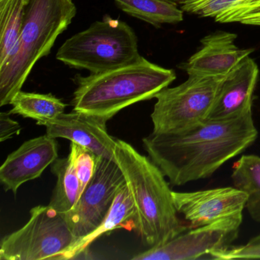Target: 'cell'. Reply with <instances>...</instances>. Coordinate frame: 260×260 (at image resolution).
Segmentation results:
<instances>
[{
	"label": "cell",
	"instance_id": "1",
	"mask_svg": "<svg viewBox=\"0 0 260 260\" xmlns=\"http://www.w3.org/2000/svg\"><path fill=\"white\" fill-rule=\"evenodd\" d=\"M258 137L252 112L225 120H207L189 130L143 138L150 159L173 185L212 176Z\"/></svg>",
	"mask_w": 260,
	"mask_h": 260
},
{
	"label": "cell",
	"instance_id": "2",
	"mask_svg": "<svg viewBox=\"0 0 260 260\" xmlns=\"http://www.w3.org/2000/svg\"><path fill=\"white\" fill-rule=\"evenodd\" d=\"M115 155L135 203L137 229L146 246H161L191 229L178 216L173 191L151 159L118 139Z\"/></svg>",
	"mask_w": 260,
	"mask_h": 260
},
{
	"label": "cell",
	"instance_id": "3",
	"mask_svg": "<svg viewBox=\"0 0 260 260\" xmlns=\"http://www.w3.org/2000/svg\"><path fill=\"white\" fill-rule=\"evenodd\" d=\"M176 78L173 70L158 66L142 56L115 69L87 77L77 76L73 111L107 122L122 109L155 98Z\"/></svg>",
	"mask_w": 260,
	"mask_h": 260
},
{
	"label": "cell",
	"instance_id": "4",
	"mask_svg": "<svg viewBox=\"0 0 260 260\" xmlns=\"http://www.w3.org/2000/svg\"><path fill=\"white\" fill-rule=\"evenodd\" d=\"M76 14L72 0H28L17 43L0 65V106L11 104L36 63L50 54Z\"/></svg>",
	"mask_w": 260,
	"mask_h": 260
},
{
	"label": "cell",
	"instance_id": "5",
	"mask_svg": "<svg viewBox=\"0 0 260 260\" xmlns=\"http://www.w3.org/2000/svg\"><path fill=\"white\" fill-rule=\"evenodd\" d=\"M138 37L126 22L106 16L65 41L56 58L91 74L115 69L140 57Z\"/></svg>",
	"mask_w": 260,
	"mask_h": 260
},
{
	"label": "cell",
	"instance_id": "6",
	"mask_svg": "<svg viewBox=\"0 0 260 260\" xmlns=\"http://www.w3.org/2000/svg\"><path fill=\"white\" fill-rule=\"evenodd\" d=\"M77 240L66 213L39 205L22 228L2 239L0 259H60Z\"/></svg>",
	"mask_w": 260,
	"mask_h": 260
},
{
	"label": "cell",
	"instance_id": "7",
	"mask_svg": "<svg viewBox=\"0 0 260 260\" xmlns=\"http://www.w3.org/2000/svg\"><path fill=\"white\" fill-rule=\"evenodd\" d=\"M225 76H188L182 84L160 91L151 114L153 133L185 132L206 121Z\"/></svg>",
	"mask_w": 260,
	"mask_h": 260
},
{
	"label": "cell",
	"instance_id": "8",
	"mask_svg": "<svg viewBox=\"0 0 260 260\" xmlns=\"http://www.w3.org/2000/svg\"><path fill=\"white\" fill-rule=\"evenodd\" d=\"M116 161L100 156L95 173L75 206L66 213L77 240L93 232L109 213L115 196L125 183Z\"/></svg>",
	"mask_w": 260,
	"mask_h": 260
},
{
	"label": "cell",
	"instance_id": "9",
	"mask_svg": "<svg viewBox=\"0 0 260 260\" xmlns=\"http://www.w3.org/2000/svg\"><path fill=\"white\" fill-rule=\"evenodd\" d=\"M242 217H228L199 228H191L156 247L150 248L134 260L208 259L211 252L231 246L237 238Z\"/></svg>",
	"mask_w": 260,
	"mask_h": 260
},
{
	"label": "cell",
	"instance_id": "10",
	"mask_svg": "<svg viewBox=\"0 0 260 260\" xmlns=\"http://www.w3.org/2000/svg\"><path fill=\"white\" fill-rule=\"evenodd\" d=\"M175 206L191 228L228 217H242L247 196L236 187H221L189 192L173 191Z\"/></svg>",
	"mask_w": 260,
	"mask_h": 260
},
{
	"label": "cell",
	"instance_id": "11",
	"mask_svg": "<svg viewBox=\"0 0 260 260\" xmlns=\"http://www.w3.org/2000/svg\"><path fill=\"white\" fill-rule=\"evenodd\" d=\"M57 158L56 138L46 134L26 141L9 155L0 167V181L4 190L16 194L22 184L40 177Z\"/></svg>",
	"mask_w": 260,
	"mask_h": 260
},
{
	"label": "cell",
	"instance_id": "12",
	"mask_svg": "<svg viewBox=\"0 0 260 260\" xmlns=\"http://www.w3.org/2000/svg\"><path fill=\"white\" fill-rule=\"evenodd\" d=\"M47 135L52 138H64L89 149L95 154L115 159L117 139L106 129V121L97 117L73 111L63 113L52 121L43 123Z\"/></svg>",
	"mask_w": 260,
	"mask_h": 260
},
{
	"label": "cell",
	"instance_id": "13",
	"mask_svg": "<svg viewBox=\"0 0 260 260\" xmlns=\"http://www.w3.org/2000/svg\"><path fill=\"white\" fill-rule=\"evenodd\" d=\"M258 65L249 57L230 71L220 83L208 120H225L252 112Z\"/></svg>",
	"mask_w": 260,
	"mask_h": 260
},
{
	"label": "cell",
	"instance_id": "14",
	"mask_svg": "<svg viewBox=\"0 0 260 260\" xmlns=\"http://www.w3.org/2000/svg\"><path fill=\"white\" fill-rule=\"evenodd\" d=\"M234 33L217 31L201 40L200 49L182 65L188 76H225L254 51L236 45Z\"/></svg>",
	"mask_w": 260,
	"mask_h": 260
},
{
	"label": "cell",
	"instance_id": "15",
	"mask_svg": "<svg viewBox=\"0 0 260 260\" xmlns=\"http://www.w3.org/2000/svg\"><path fill=\"white\" fill-rule=\"evenodd\" d=\"M179 7L184 13L219 23L260 26V0H183Z\"/></svg>",
	"mask_w": 260,
	"mask_h": 260
},
{
	"label": "cell",
	"instance_id": "16",
	"mask_svg": "<svg viewBox=\"0 0 260 260\" xmlns=\"http://www.w3.org/2000/svg\"><path fill=\"white\" fill-rule=\"evenodd\" d=\"M135 216L136 211L135 203L125 182L117 193L113 204L101 225L89 235L77 240L62 255L60 259L77 258L81 253L86 252L89 245L103 234H107L120 228L122 226L123 223H126L131 219H135Z\"/></svg>",
	"mask_w": 260,
	"mask_h": 260
},
{
	"label": "cell",
	"instance_id": "17",
	"mask_svg": "<svg viewBox=\"0 0 260 260\" xmlns=\"http://www.w3.org/2000/svg\"><path fill=\"white\" fill-rule=\"evenodd\" d=\"M234 187L247 196L246 209L251 218L260 223V156L243 155L233 165Z\"/></svg>",
	"mask_w": 260,
	"mask_h": 260
},
{
	"label": "cell",
	"instance_id": "18",
	"mask_svg": "<svg viewBox=\"0 0 260 260\" xmlns=\"http://www.w3.org/2000/svg\"><path fill=\"white\" fill-rule=\"evenodd\" d=\"M126 14L153 26L177 24L183 20L184 12L176 4L167 0H114Z\"/></svg>",
	"mask_w": 260,
	"mask_h": 260
},
{
	"label": "cell",
	"instance_id": "19",
	"mask_svg": "<svg viewBox=\"0 0 260 260\" xmlns=\"http://www.w3.org/2000/svg\"><path fill=\"white\" fill-rule=\"evenodd\" d=\"M10 113L32 118L39 125L52 121L64 113L67 105L52 94L20 92L12 100Z\"/></svg>",
	"mask_w": 260,
	"mask_h": 260
},
{
	"label": "cell",
	"instance_id": "20",
	"mask_svg": "<svg viewBox=\"0 0 260 260\" xmlns=\"http://www.w3.org/2000/svg\"><path fill=\"white\" fill-rule=\"evenodd\" d=\"M51 171L57 177V183L49 205L59 212H68L75 206L81 196L80 179L69 156L57 158L53 164Z\"/></svg>",
	"mask_w": 260,
	"mask_h": 260
},
{
	"label": "cell",
	"instance_id": "21",
	"mask_svg": "<svg viewBox=\"0 0 260 260\" xmlns=\"http://www.w3.org/2000/svg\"><path fill=\"white\" fill-rule=\"evenodd\" d=\"M27 4L28 0H0V65L17 43Z\"/></svg>",
	"mask_w": 260,
	"mask_h": 260
},
{
	"label": "cell",
	"instance_id": "22",
	"mask_svg": "<svg viewBox=\"0 0 260 260\" xmlns=\"http://www.w3.org/2000/svg\"><path fill=\"white\" fill-rule=\"evenodd\" d=\"M68 156L80 179L83 192L95 173L100 156L83 146L71 142Z\"/></svg>",
	"mask_w": 260,
	"mask_h": 260
},
{
	"label": "cell",
	"instance_id": "23",
	"mask_svg": "<svg viewBox=\"0 0 260 260\" xmlns=\"http://www.w3.org/2000/svg\"><path fill=\"white\" fill-rule=\"evenodd\" d=\"M10 113L2 112L0 115V141L4 142L20 133L21 126L10 118Z\"/></svg>",
	"mask_w": 260,
	"mask_h": 260
},
{
	"label": "cell",
	"instance_id": "24",
	"mask_svg": "<svg viewBox=\"0 0 260 260\" xmlns=\"http://www.w3.org/2000/svg\"><path fill=\"white\" fill-rule=\"evenodd\" d=\"M249 249H250L251 255L254 258L260 259V234L252 237Z\"/></svg>",
	"mask_w": 260,
	"mask_h": 260
},
{
	"label": "cell",
	"instance_id": "25",
	"mask_svg": "<svg viewBox=\"0 0 260 260\" xmlns=\"http://www.w3.org/2000/svg\"><path fill=\"white\" fill-rule=\"evenodd\" d=\"M168 2L172 3V4H176V5L179 6L180 5L181 3L183 1V0H167Z\"/></svg>",
	"mask_w": 260,
	"mask_h": 260
}]
</instances>
